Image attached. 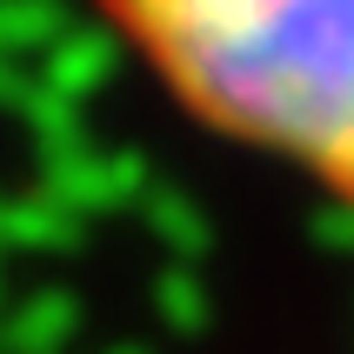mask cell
Masks as SVG:
<instances>
[{
	"instance_id": "cell-5",
	"label": "cell",
	"mask_w": 354,
	"mask_h": 354,
	"mask_svg": "<svg viewBox=\"0 0 354 354\" xmlns=\"http://www.w3.org/2000/svg\"><path fill=\"white\" fill-rule=\"evenodd\" d=\"M147 221H154L174 248H207V221H201L174 187H147Z\"/></svg>"
},
{
	"instance_id": "cell-7",
	"label": "cell",
	"mask_w": 354,
	"mask_h": 354,
	"mask_svg": "<svg viewBox=\"0 0 354 354\" xmlns=\"http://www.w3.org/2000/svg\"><path fill=\"white\" fill-rule=\"evenodd\" d=\"M114 354H140V348H114Z\"/></svg>"
},
{
	"instance_id": "cell-3",
	"label": "cell",
	"mask_w": 354,
	"mask_h": 354,
	"mask_svg": "<svg viewBox=\"0 0 354 354\" xmlns=\"http://www.w3.org/2000/svg\"><path fill=\"white\" fill-rule=\"evenodd\" d=\"M0 234L20 241V248H60L74 234V214L40 187V201H0Z\"/></svg>"
},
{
	"instance_id": "cell-4",
	"label": "cell",
	"mask_w": 354,
	"mask_h": 354,
	"mask_svg": "<svg viewBox=\"0 0 354 354\" xmlns=\"http://www.w3.org/2000/svg\"><path fill=\"white\" fill-rule=\"evenodd\" d=\"M40 80H47V87H54L60 100H67V94H80V87L107 80V47H100L94 34H74L67 47H60V60H54V67H47Z\"/></svg>"
},
{
	"instance_id": "cell-2",
	"label": "cell",
	"mask_w": 354,
	"mask_h": 354,
	"mask_svg": "<svg viewBox=\"0 0 354 354\" xmlns=\"http://www.w3.org/2000/svg\"><path fill=\"white\" fill-rule=\"evenodd\" d=\"M7 341H14V354H60L67 341H74V301L67 295L27 301V308L14 315V328H7Z\"/></svg>"
},
{
	"instance_id": "cell-1",
	"label": "cell",
	"mask_w": 354,
	"mask_h": 354,
	"mask_svg": "<svg viewBox=\"0 0 354 354\" xmlns=\"http://www.w3.org/2000/svg\"><path fill=\"white\" fill-rule=\"evenodd\" d=\"M214 134L301 160L354 207V0H94Z\"/></svg>"
},
{
	"instance_id": "cell-6",
	"label": "cell",
	"mask_w": 354,
	"mask_h": 354,
	"mask_svg": "<svg viewBox=\"0 0 354 354\" xmlns=\"http://www.w3.org/2000/svg\"><path fill=\"white\" fill-rule=\"evenodd\" d=\"M160 308H167V321H174V328H201V321H207V301H201V288L180 274V268L160 281Z\"/></svg>"
}]
</instances>
